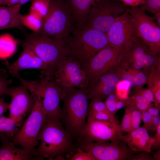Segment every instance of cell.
I'll list each match as a JSON object with an SVG mask.
<instances>
[{
    "instance_id": "b9f144b4",
    "label": "cell",
    "mask_w": 160,
    "mask_h": 160,
    "mask_svg": "<svg viewBox=\"0 0 160 160\" xmlns=\"http://www.w3.org/2000/svg\"><path fill=\"white\" fill-rule=\"evenodd\" d=\"M126 6L137 7L142 4L144 0H119Z\"/></svg>"
},
{
    "instance_id": "6da1fadb",
    "label": "cell",
    "mask_w": 160,
    "mask_h": 160,
    "mask_svg": "<svg viewBox=\"0 0 160 160\" xmlns=\"http://www.w3.org/2000/svg\"><path fill=\"white\" fill-rule=\"evenodd\" d=\"M73 137L63 127L60 118L47 117L40 132V141L36 149L34 159L53 160L73 149Z\"/></svg>"
},
{
    "instance_id": "e575fe53",
    "label": "cell",
    "mask_w": 160,
    "mask_h": 160,
    "mask_svg": "<svg viewBox=\"0 0 160 160\" xmlns=\"http://www.w3.org/2000/svg\"><path fill=\"white\" fill-rule=\"evenodd\" d=\"M118 99L115 90L108 95L104 102L108 111L113 114H115L117 111L116 104Z\"/></svg>"
},
{
    "instance_id": "ee69618b",
    "label": "cell",
    "mask_w": 160,
    "mask_h": 160,
    "mask_svg": "<svg viewBox=\"0 0 160 160\" xmlns=\"http://www.w3.org/2000/svg\"><path fill=\"white\" fill-rule=\"evenodd\" d=\"M9 104L4 101L3 98H0V116L5 113L9 109Z\"/></svg>"
},
{
    "instance_id": "d590c367",
    "label": "cell",
    "mask_w": 160,
    "mask_h": 160,
    "mask_svg": "<svg viewBox=\"0 0 160 160\" xmlns=\"http://www.w3.org/2000/svg\"><path fill=\"white\" fill-rule=\"evenodd\" d=\"M88 112H109L103 101L92 100L88 107Z\"/></svg>"
},
{
    "instance_id": "44dd1931",
    "label": "cell",
    "mask_w": 160,
    "mask_h": 160,
    "mask_svg": "<svg viewBox=\"0 0 160 160\" xmlns=\"http://www.w3.org/2000/svg\"><path fill=\"white\" fill-rule=\"evenodd\" d=\"M97 0H65L71 15L74 29L82 27L89 10Z\"/></svg>"
},
{
    "instance_id": "277c9868",
    "label": "cell",
    "mask_w": 160,
    "mask_h": 160,
    "mask_svg": "<svg viewBox=\"0 0 160 160\" xmlns=\"http://www.w3.org/2000/svg\"><path fill=\"white\" fill-rule=\"evenodd\" d=\"M88 98L85 89L76 87H63V102L60 119L66 129L73 137L79 138L85 126L88 109Z\"/></svg>"
},
{
    "instance_id": "1f68e13d",
    "label": "cell",
    "mask_w": 160,
    "mask_h": 160,
    "mask_svg": "<svg viewBox=\"0 0 160 160\" xmlns=\"http://www.w3.org/2000/svg\"><path fill=\"white\" fill-rule=\"evenodd\" d=\"M140 8L155 14L160 12V0H144Z\"/></svg>"
},
{
    "instance_id": "c3c4849f",
    "label": "cell",
    "mask_w": 160,
    "mask_h": 160,
    "mask_svg": "<svg viewBox=\"0 0 160 160\" xmlns=\"http://www.w3.org/2000/svg\"><path fill=\"white\" fill-rule=\"evenodd\" d=\"M154 107L153 115L152 116H156L159 115L160 105L159 104L155 105Z\"/></svg>"
},
{
    "instance_id": "7bdbcfd3",
    "label": "cell",
    "mask_w": 160,
    "mask_h": 160,
    "mask_svg": "<svg viewBox=\"0 0 160 160\" xmlns=\"http://www.w3.org/2000/svg\"><path fill=\"white\" fill-rule=\"evenodd\" d=\"M159 124H160V116H152V124L149 131L152 132L156 131Z\"/></svg>"
},
{
    "instance_id": "681fc988",
    "label": "cell",
    "mask_w": 160,
    "mask_h": 160,
    "mask_svg": "<svg viewBox=\"0 0 160 160\" xmlns=\"http://www.w3.org/2000/svg\"><path fill=\"white\" fill-rule=\"evenodd\" d=\"M154 18L157 21V24L160 27V12L154 14Z\"/></svg>"
},
{
    "instance_id": "816d5d0a",
    "label": "cell",
    "mask_w": 160,
    "mask_h": 160,
    "mask_svg": "<svg viewBox=\"0 0 160 160\" xmlns=\"http://www.w3.org/2000/svg\"><path fill=\"white\" fill-rule=\"evenodd\" d=\"M2 5H4L3 0H0V6Z\"/></svg>"
},
{
    "instance_id": "83f0119b",
    "label": "cell",
    "mask_w": 160,
    "mask_h": 160,
    "mask_svg": "<svg viewBox=\"0 0 160 160\" xmlns=\"http://www.w3.org/2000/svg\"><path fill=\"white\" fill-rule=\"evenodd\" d=\"M21 21L23 26L37 33L41 27L43 19L38 15L29 12L25 15H22Z\"/></svg>"
},
{
    "instance_id": "f907efd6",
    "label": "cell",
    "mask_w": 160,
    "mask_h": 160,
    "mask_svg": "<svg viewBox=\"0 0 160 160\" xmlns=\"http://www.w3.org/2000/svg\"><path fill=\"white\" fill-rule=\"evenodd\" d=\"M31 0H20L18 4H17L20 5L21 7V6L28 2Z\"/></svg>"
},
{
    "instance_id": "4316f807",
    "label": "cell",
    "mask_w": 160,
    "mask_h": 160,
    "mask_svg": "<svg viewBox=\"0 0 160 160\" xmlns=\"http://www.w3.org/2000/svg\"><path fill=\"white\" fill-rule=\"evenodd\" d=\"M21 123L10 117L2 115L0 116V133H4L11 138L19 130Z\"/></svg>"
},
{
    "instance_id": "5bb4252c",
    "label": "cell",
    "mask_w": 160,
    "mask_h": 160,
    "mask_svg": "<svg viewBox=\"0 0 160 160\" xmlns=\"http://www.w3.org/2000/svg\"><path fill=\"white\" fill-rule=\"evenodd\" d=\"M119 51L108 46L98 52L82 67L87 81L88 87L116 65Z\"/></svg>"
},
{
    "instance_id": "ba28073f",
    "label": "cell",
    "mask_w": 160,
    "mask_h": 160,
    "mask_svg": "<svg viewBox=\"0 0 160 160\" xmlns=\"http://www.w3.org/2000/svg\"><path fill=\"white\" fill-rule=\"evenodd\" d=\"M159 55L153 54L140 39L120 49L116 65L140 70L143 69L147 72L152 67L160 65Z\"/></svg>"
},
{
    "instance_id": "bcb514c9",
    "label": "cell",
    "mask_w": 160,
    "mask_h": 160,
    "mask_svg": "<svg viewBox=\"0 0 160 160\" xmlns=\"http://www.w3.org/2000/svg\"><path fill=\"white\" fill-rule=\"evenodd\" d=\"M20 0H3L4 5L7 6H12L17 4Z\"/></svg>"
},
{
    "instance_id": "4dcf8cb0",
    "label": "cell",
    "mask_w": 160,
    "mask_h": 160,
    "mask_svg": "<svg viewBox=\"0 0 160 160\" xmlns=\"http://www.w3.org/2000/svg\"><path fill=\"white\" fill-rule=\"evenodd\" d=\"M130 88V83L128 82L125 81H119L115 89L118 98L119 99H127L129 96Z\"/></svg>"
},
{
    "instance_id": "7dc6e473",
    "label": "cell",
    "mask_w": 160,
    "mask_h": 160,
    "mask_svg": "<svg viewBox=\"0 0 160 160\" xmlns=\"http://www.w3.org/2000/svg\"><path fill=\"white\" fill-rule=\"evenodd\" d=\"M153 155V157L154 160H160V148H159L157 150L156 152L154 153L151 151L150 153Z\"/></svg>"
},
{
    "instance_id": "7a4b0ae2",
    "label": "cell",
    "mask_w": 160,
    "mask_h": 160,
    "mask_svg": "<svg viewBox=\"0 0 160 160\" xmlns=\"http://www.w3.org/2000/svg\"><path fill=\"white\" fill-rule=\"evenodd\" d=\"M65 42L67 56L82 68L98 52L110 46L106 33L84 26L74 29Z\"/></svg>"
},
{
    "instance_id": "ab89813d",
    "label": "cell",
    "mask_w": 160,
    "mask_h": 160,
    "mask_svg": "<svg viewBox=\"0 0 160 160\" xmlns=\"http://www.w3.org/2000/svg\"><path fill=\"white\" fill-rule=\"evenodd\" d=\"M142 118L144 123V126L148 131H150L152 124V116L147 110L142 114Z\"/></svg>"
},
{
    "instance_id": "f1b7e54d",
    "label": "cell",
    "mask_w": 160,
    "mask_h": 160,
    "mask_svg": "<svg viewBox=\"0 0 160 160\" xmlns=\"http://www.w3.org/2000/svg\"><path fill=\"white\" fill-rule=\"evenodd\" d=\"M49 2V0H33L29 12L35 14L43 19L47 12Z\"/></svg>"
},
{
    "instance_id": "e0dca14e",
    "label": "cell",
    "mask_w": 160,
    "mask_h": 160,
    "mask_svg": "<svg viewBox=\"0 0 160 160\" xmlns=\"http://www.w3.org/2000/svg\"><path fill=\"white\" fill-rule=\"evenodd\" d=\"M119 81L113 67L85 89L88 99L103 101L115 90Z\"/></svg>"
},
{
    "instance_id": "d6a6232c",
    "label": "cell",
    "mask_w": 160,
    "mask_h": 160,
    "mask_svg": "<svg viewBox=\"0 0 160 160\" xmlns=\"http://www.w3.org/2000/svg\"><path fill=\"white\" fill-rule=\"evenodd\" d=\"M125 107V113L120 126L123 131L128 133L131 131L132 127L131 105H127Z\"/></svg>"
},
{
    "instance_id": "2e32d148",
    "label": "cell",
    "mask_w": 160,
    "mask_h": 160,
    "mask_svg": "<svg viewBox=\"0 0 160 160\" xmlns=\"http://www.w3.org/2000/svg\"><path fill=\"white\" fill-rule=\"evenodd\" d=\"M8 95L11 97L9 104V117L21 123L24 118L31 111L35 100L23 85L9 88Z\"/></svg>"
},
{
    "instance_id": "7c38bea8",
    "label": "cell",
    "mask_w": 160,
    "mask_h": 160,
    "mask_svg": "<svg viewBox=\"0 0 160 160\" xmlns=\"http://www.w3.org/2000/svg\"><path fill=\"white\" fill-rule=\"evenodd\" d=\"M106 35L109 46L120 50L140 39L128 9L116 19Z\"/></svg>"
},
{
    "instance_id": "f35d334b",
    "label": "cell",
    "mask_w": 160,
    "mask_h": 160,
    "mask_svg": "<svg viewBox=\"0 0 160 160\" xmlns=\"http://www.w3.org/2000/svg\"><path fill=\"white\" fill-rule=\"evenodd\" d=\"M11 79L5 80L0 76V98L4 95H9L8 86L12 82Z\"/></svg>"
},
{
    "instance_id": "cb8c5ba5",
    "label": "cell",
    "mask_w": 160,
    "mask_h": 160,
    "mask_svg": "<svg viewBox=\"0 0 160 160\" xmlns=\"http://www.w3.org/2000/svg\"><path fill=\"white\" fill-rule=\"evenodd\" d=\"M113 68L120 81L128 82L130 87L134 89L142 87L147 82V76L141 70L116 65Z\"/></svg>"
},
{
    "instance_id": "5b68a950",
    "label": "cell",
    "mask_w": 160,
    "mask_h": 160,
    "mask_svg": "<svg viewBox=\"0 0 160 160\" xmlns=\"http://www.w3.org/2000/svg\"><path fill=\"white\" fill-rule=\"evenodd\" d=\"M73 29L71 15L63 0H49L47 14L37 33L65 41Z\"/></svg>"
},
{
    "instance_id": "4fadbf2b",
    "label": "cell",
    "mask_w": 160,
    "mask_h": 160,
    "mask_svg": "<svg viewBox=\"0 0 160 160\" xmlns=\"http://www.w3.org/2000/svg\"><path fill=\"white\" fill-rule=\"evenodd\" d=\"M53 78L63 87H74L85 89L88 86L82 67L77 61L68 56L59 65Z\"/></svg>"
},
{
    "instance_id": "3957f363",
    "label": "cell",
    "mask_w": 160,
    "mask_h": 160,
    "mask_svg": "<svg viewBox=\"0 0 160 160\" xmlns=\"http://www.w3.org/2000/svg\"><path fill=\"white\" fill-rule=\"evenodd\" d=\"M23 47L33 51L45 64L46 69L41 75L53 76L57 67L67 55L65 42L33 32L25 33L23 40L19 41Z\"/></svg>"
},
{
    "instance_id": "30bf717a",
    "label": "cell",
    "mask_w": 160,
    "mask_h": 160,
    "mask_svg": "<svg viewBox=\"0 0 160 160\" xmlns=\"http://www.w3.org/2000/svg\"><path fill=\"white\" fill-rule=\"evenodd\" d=\"M138 36L148 46L150 51L157 55L160 51V27L153 17L137 7L128 8Z\"/></svg>"
},
{
    "instance_id": "8992f818",
    "label": "cell",
    "mask_w": 160,
    "mask_h": 160,
    "mask_svg": "<svg viewBox=\"0 0 160 160\" xmlns=\"http://www.w3.org/2000/svg\"><path fill=\"white\" fill-rule=\"evenodd\" d=\"M34 99V105L28 116L18 132L10 138L16 145L26 150L33 158L39 143L38 137L40 132L47 118L42 107V98L38 97Z\"/></svg>"
},
{
    "instance_id": "52a82bcc",
    "label": "cell",
    "mask_w": 160,
    "mask_h": 160,
    "mask_svg": "<svg viewBox=\"0 0 160 160\" xmlns=\"http://www.w3.org/2000/svg\"><path fill=\"white\" fill-rule=\"evenodd\" d=\"M126 6L119 0H97L91 8L83 26L106 33L127 9Z\"/></svg>"
},
{
    "instance_id": "f6af8a7d",
    "label": "cell",
    "mask_w": 160,
    "mask_h": 160,
    "mask_svg": "<svg viewBox=\"0 0 160 160\" xmlns=\"http://www.w3.org/2000/svg\"><path fill=\"white\" fill-rule=\"evenodd\" d=\"M126 105V100L117 99L116 104V111L120 109Z\"/></svg>"
},
{
    "instance_id": "d4e9b609",
    "label": "cell",
    "mask_w": 160,
    "mask_h": 160,
    "mask_svg": "<svg viewBox=\"0 0 160 160\" xmlns=\"http://www.w3.org/2000/svg\"><path fill=\"white\" fill-rule=\"evenodd\" d=\"M14 38L9 33L0 36V59H6L15 52L17 44Z\"/></svg>"
},
{
    "instance_id": "d6986e66",
    "label": "cell",
    "mask_w": 160,
    "mask_h": 160,
    "mask_svg": "<svg viewBox=\"0 0 160 160\" xmlns=\"http://www.w3.org/2000/svg\"><path fill=\"white\" fill-rule=\"evenodd\" d=\"M120 140L124 142L131 150L138 152L145 151L150 153L153 140L144 126L121 135Z\"/></svg>"
},
{
    "instance_id": "f546056e",
    "label": "cell",
    "mask_w": 160,
    "mask_h": 160,
    "mask_svg": "<svg viewBox=\"0 0 160 160\" xmlns=\"http://www.w3.org/2000/svg\"><path fill=\"white\" fill-rule=\"evenodd\" d=\"M96 120L107 121L120 126L114 115L109 112H88V121Z\"/></svg>"
},
{
    "instance_id": "836d02e7",
    "label": "cell",
    "mask_w": 160,
    "mask_h": 160,
    "mask_svg": "<svg viewBox=\"0 0 160 160\" xmlns=\"http://www.w3.org/2000/svg\"><path fill=\"white\" fill-rule=\"evenodd\" d=\"M142 114L140 112L135 106L131 105L132 127L131 131L136 129L140 127L142 119Z\"/></svg>"
},
{
    "instance_id": "8d00e7d4",
    "label": "cell",
    "mask_w": 160,
    "mask_h": 160,
    "mask_svg": "<svg viewBox=\"0 0 160 160\" xmlns=\"http://www.w3.org/2000/svg\"><path fill=\"white\" fill-rule=\"evenodd\" d=\"M71 160H95L93 156L89 152L78 147L76 153L71 158Z\"/></svg>"
},
{
    "instance_id": "ffe728a7",
    "label": "cell",
    "mask_w": 160,
    "mask_h": 160,
    "mask_svg": "<svg viewBox=\"0 0 160 160\" xmlns=\"http://www.w3.org/2000/svg\"><path fill=\"white\" fill-rule=\"evenodd\" d=\"M0 160H30L33 156L23 148L16 146L15 143L3 133H0Z\"/></svg>"
},
{
    "instance_id": "7402d4cb",
    "label": "cell",
    "mask_w": 160,
    "mask_h": 160,
    "mask_svg": "<svg viewBox=\"0 0 160 160\" xmlns=\"http://www.w3.org/2000/svg\"><path fill=\"white\" fill-rule=\"evenodd\" d=\"M21 7L17 4L10 7L0 6V30L12 28L24 30L21 21Z\"/></svg>"
},
{
    "instance_id": "74e56055",
    "label": "cell",
    "mask_w": 160,
    "mask_h": 160,
    "mask_svg": "<svg viewBox=\"0 0 160 160\" xmlns=\"http://www.w3.org/2000/svg\"><path fill=\"white\" fill-rule=\"evenodd\" d=\"M137 154L134 155V154L129 156L127 160H154L153 156L150 154V153L145 151H142Z\"/></svg>"
},
{
    "instance_id": "ac0fdd59",
    "label": "cell",
    "mask_w": 160,
    "mask_h": 160,
    "mask_svg": "<svg viewBox=\"0 0 160 160\" xmlns=\"http://www.w3.org/2000/svg\"><path fill=\"white\" fill-rule=\"evenodd\" d=\"M23 49L18 58L11 64L5 63L9 73L13 76L24 69H37L41 70V73L46 70L42 61L32 50L26 47Z\"/></svg>"
},
{
    "instance_id": "9c48e42d",
    "label": "cell",
    "mask_w": 160,
    "mask_h": 160,
    "mask_svg": "<svg viewBox=\"0 0 160 160\" xmlns=\"http://www.w3.org/2000/svg\"><path fill=\"white\" fill-rule=\"evenodd\" d=\"M33 87L37 95L42 98V107L47 117L60 119V102L63 87L55 80L53 76H42L39 82L33 81Z\"/></svg>"
},
{
    "instance_id": "603a6c76",
    "label": "cell",
    "mask_w": 160,
    "mask_h": 160,
    "mask_svg": "<svg viewBox=\"0 0 160 160\" xmlns=\"http://www.w3.org/2000/svg\"><path fill=\"white\" fill-rule=\"evenodd\" d=\"M134 89L126 100V105H129L135 106L142 114L152 105L150 104L152 102L155 104H159L155 100L153 93L149 88L142 87Z\"/></svg>"
},
{
    "instance_id": "60d3db41",
    "label": "cell",
    "mask_w": 160,
    "mask_h": 160,
    "mask_svg": "<svg viewBox=\"0 0 160 160\" xmlns=\"http://www.w3.org/2000/svg\"><path fill=\"white\" fill-rule=\"evenodd\" d=\"M156 133L155 136L152 137V143L151 149L157 150L160 148V124L156 130Z\"/></svg>"
},
{
    "instance_id": "9a60e30c",
    "label": "cell",
    "mask_w": 160,
    "mask_h": 160,
    "mask_svg": "<svg viewBox=\"0 0 160 160\" xmlns=\"http://www.w3.org/2000/svg\"><path fill=\"white\" fill-rule=\"evenodd\" d=\"M123 131L120 126L108 121L93 120L86 123L80 133L79 138L88 141H112L120 140Z\"/></svg>"
},
{
    "instance_id": "484cf974",
    "label": "cell",
    "mask_w": 160,
    "mask_h": 160,
    "mask_svg": "<svg viewBox=\"0 0 160 160\" xmlns=\"http://www.w3.org/2000/svg\"><path fill=\"white\" fill-rule=\"evenodd\" d=\"M148 88L154 95L157 103H160V65L153 66L150 69L148 76Z\"/></svg>"
},
{
    "instance_id": "8fae6325",
    "label": "cell",
    "mask_w": 160,
    "mask_h": 160,
    "mask_svg": "<svg viewBox=\"0 0 160 160\" xmlns=\"http://www.w3.org/2000/svg\"><path fill=\"white\" fill-rule=\"evenodd\" d=\"M80 140L79 147L90 153L95 160H127L130 156L139 152L131 150L120 140L109 143Z\"/></svg>"
}]
</instances>
